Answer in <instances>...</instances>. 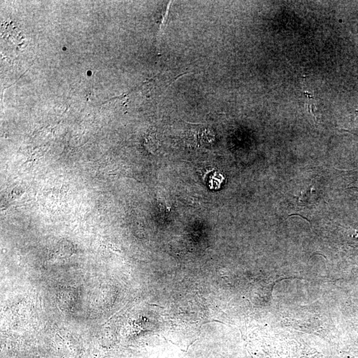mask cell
I'll list each match as a JSON object with an SVG mask.
<instances>
[{"mask_svg":"<svg viewBox=\"0 0 358 358\" xmlns=\"http://www.w3.org/2000/svg\"><path fill=\"white\" fill-rule=\"evenodd\" d=\"M158 203L163 212H166L169 211L171 206H170L169 201H167V199L165 198L164 197L158 196Z\"/></svg>","mask_w":358,"mask_h":358,"instance_id":"cell-2","label":"cell"},{"mask_svg":"<svg viewBox=\"0 0 358 358\" xmlns=\"http://www.w3.org/2000/svg\"><path fill=\"white\" fill-rule=\"evenodd\" d=\"M146 146L148 150L150 151L151 152H155L158 149L157 138L153 133L147 135L146 138Z\"/></svg>","mask_w":358,"mask_h":358,"instance_id":"cell-1","label":"cell"}]
</instances>
